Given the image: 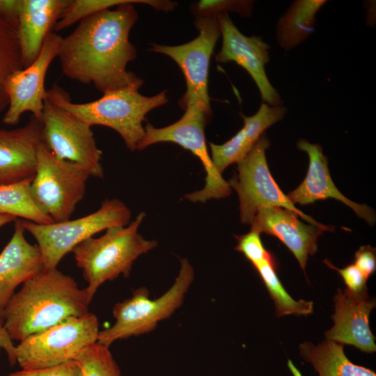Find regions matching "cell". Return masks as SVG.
I'll list each match as a JSON object with an SVG mask.
<instances>
[{
    "instance_id": "6da1fadb",
    "label": "cell",
    "mask_w": 376,
    "mask_h": 376,
    "mask_svg": "<svg viewBox=\"0 0 376 376\" xmlns=\"http://www.w3.org/2000/svg\"><path fill=\"white\" fill-rule=\"evenodd\" d=\"M134 3L164 11L176 6L170 1L134 0L81 19L60 45L57 57L65 77L93 84L103 94L127 86L141 88L143 81L127 70V64L136 56V48L129 39L138 19Z\"/></svg>"
},
{
    "instance_id": "7a4b0ae2",
    "label": "cell",
    "mask_w": 376,
    "mask_h": 376,
    "mask_svg": "<svg viewBox=\"0 0 376 376\" xmlns=\"http://www.w3.org/2000/svg\"><path fill=\"white\" fill-rule=\"evenodd\" d=\"M86 288L56 268L44 269L23 283L2 311V324L12 340L75 320L88 313Z\"/></svg>"
},
{
    "instance_id": "3957f363",
    "label": "cell",
    "mask_w": 376,
    "mask_h": 376,
    "mask_svg": "<svg viewBox=\"0 0 376 376\" xmlns=\"http://www.w3.org/2000/svg\"><path fill=\"white\" fill-rule=\"evenodd\" d=\"M139 88L127 86L105 93L92 102L75 103L65 89L54 84L47 91L46 97L91 127L111 128L121 136L127 148L134 151L144 136L143 122L147 113L168 102L166 91L146 96L139 92Z\"/></svg>"
},
{
    "instance_id": "277c9868",
    "label": "cell",
    "mask_w": 376,
    "mask_h": 376,
    "mask_svg": "<svg viewBox=\"0 0 376 376\" xmlns=\"http://www.w3.org/2000/svg\"><path fill=\"white\" fill-rule=\"evenodd\" d=\"M145 217L141 212L127 225L111 227L102 236L91 237L72 251L88 283L86 290L91 301L101 285L120 275L129 276L134 262L157 246V241L146 240L139 233Z\"/></svg>"
},
{
    "instance_id": "5b68a950",
    "label": "cell",
    "mask_w": 376,
    "mask_h": 376,
    "mask_svg": "<svg viewBox=\"0 0 376 376\" xmlns=\"http://www.w3.org/2000/svg\"><path fill=\"white\" fill-rule=\"evenodd\" d=\"M194 279V270L187 258L180 260V268L173 285L161 297L150 299L149 291L140 288L132 296L116 304L113 308L114 324L100 331L98 343L110 347L118 340L144 334L180 308Z\"/></svg>"
},
{
    "instance_id": "8992f818",
    "label": "cell",
    "mask_w": 376,
    "mask_h": 376,
    "mask_svg": "<svg viewBox=\"0 0 376 376\" xmlns=\"http://www.w3.org/2000/svg\"><path fill=\"white\" fill-rule=\"evenodd\" d=\"M131 212L120 200H104L96 211L75 219L49 224L19 220L36 240L45 269L56 268L62 258L84 240L99 232L130 223Z\"/></svg>"
},
{
    "instance_id": "52a82bcc",
    "label": "cell",
    "mask_w": 376,
    "mask_h": 376,
    "mask_svg": "<svg viewBox=\"0 0 376 376\" xmlns=\"http://www.w3.org/2000/svg\"><path fill=\"white\" fill-rule=\"evenodd\" d=\"M89 177L84 167L58 158L42 142L31 183V194L37 205L54 222L66 221L83 199Z\"/></svg>"
},
{
    "instance_id": "ba28073f",
    "label": "cell",
    "mask_w": 376,
    "mask_h": 376,
    "mask_svg": "<svg viewBox=\"0 0 376 376\" xmlns=\"http://www.w3.org/2000/svg\"><path fill=\"white\" fill-rule=\"evenodd\" d=\"M211 114L201 107L194 106L186 108L182 116L168 126L158 128L147 123L144 127V136L137 147V150H143L155 143L171 142L178 144L198 157L206 175L203 188L185 196L193 203L223 198L231 192L228 182L214 169L207 147L205 128Z\"/></svg>"
},
{
    "instance_id": "9c48e42d",
    "label": "cell",
    "mask_w": 376,
    "mask_h": 376,
    "mask_svg": "<svg viewBox=\"0 0 376 376\" xmlns=\"http://www.w3.org/2000/svg\"><path fill=\"white\" fill-rule=\"evenodd\" d=\"M269 146V140L264 133L237 163L238 173L228 182L238 194L241 221L251 224L259 208L271 205L293 211L310 224L333 230L332 226L322 225L297 209L281 190L267 162L265 152Z\"/></svg>"
},
{
    "instance_id": "30bf717a",
    "label": "cell",
    "mask_w": 376,
    "mask_h": 376,
    "mask_svg": "<svg viewBox=\"0 0 376 376\" xmlns=\"http://www.w3.org/2000/svg\"><path fill=\"white\" fill-rule=\"evenodd\" d=\"M99 320L91 313L33 334L15 347L22 369H40L72 361L86 347L97 341Z\"/></svg>"
},
{
    "instance_id": "8fae6325",
    "label": "cell",
    "mask_w": 376,
    "mask_h": 376,
    "mask_svg": "<svg viewBox=\"0 0 376 376\" xmlns=\"http://www.w3.org/2000/svg\"><path fill=\"white\" fill-rule=\"evenodd\" d=\"M198 35L182 45L169 46L152 44L150 51L165 54L180 68L187 89L180 101L184 110L198 106L212 112L208 94V73L211 55L221 36L217 15L197 17Z\"/></svg>"
},
{
    "instance_id": "7c38bea8",
    "label": "cell",
    "mask_w": 376,
    "mask_h": 376,
    "mask_svg": "<svg viewBox=\"0 0 376 376\" xmlns=\"http://www.w3.org/2000/svg\"><path fill=\"white\" fill-rule=\"evenodd\" d=\"M42 142L58 158L84 167L95 178H102V152L97 146L91 127L45 97Z\"/></svg>"
},
{
    "instance_id": "4fadbf2b",
    "label": "cell",
    "mask_w": 376,
    "mask_h": 376,
    "mask_svg": "<svg viewBox=\"0 0 376 376\" xmlns=\"http://www.w3.org/2000/svg\"><path fill=\"white\" fill-rule=\"evenodd\" d=\"M62 39L56 32L49 33L37 58L29 65L9 76L6 82L9 103L2 120L4 124L17 125L25 112H30L40 121L47 95L46 74L58 56Z\"/></svg>"
},
{
    "instance_id": "5bb4252c",
    "label": "cell",
    "mask_w": 376,
    "mask_h": 376,
    "mask_svg": "<svg viewBox=\"0 0 376 376\" xmlns=\"http://www.w3.org/2000/svg\"><path fill=\"white\" fill-rule=\"evenodd\" d=\"M222 36L221 50L216 55L219 63L233 61L242 67L255 81L263 102L271 106L283 105V101L269 82L265 66L269 61L270 46L260 36L242 33L228 13L217 15Z\"/></svg>"
},
{
    "instance_id": "9a60e30c",
    "label": "cell",
    "mask_w": 376,
    "mask_h": 376,
    "mask_svg": "<svg viewBox=\"0 0 376 376\" xmlns=\"http://www.w3.org/2000/svg\"><path fill=\"white\" fill-rule=\"evenodd\" d=\"M334 301V326L325 332L326 339L353 345L364 352H375V336L369 326L375 300L369 297L368 291L355 293L339 288Z\"/></svg>"
},
{
    "instance_id": "2e32d148",
    "label": "cell",
    "mask_w": 376,
    "mask_h": 376,
    "mask_svg": "<svg viewBox=\"0 0 376 376\" xmlns=\"http://www.w3.org/2000/svg\"><path fill=\"white\" fill-rule=\"evenodd\" d=\"M293 211L276 206H263L258 209L251 230L277 237L294 254L305 272L309 256L318 250V237L327 229L299 220Z\"/></svg>"
},
{
    "instance_id": "e0dca14e",
    "label": "cell",
    "mask_w": 376,
    "mask_h": 376,
    "mask_svg": "<svg viewBox=\"0 0 376 376\" xmlns=\"http://www.w3.org/2000/svg\"><path fill=\"white\" fill-rule=\"evenodd\" d=\"M297 146L307 153L309 164L304 180L287 194L290 202L305 205L317 201L336 199L351 207L368 224L373 225L376 218L374 210L365 204L360 205L348 199L334 185L329 173L327 157L323 154L321 146L305 139H300Z\"/></svg>"
},
{
    "instance_id": "ac0fdd59",
    "label": "cell",
    "mask_w": 376,
    "mask_h": 376,
    "mask_svg": "<svg viewBox=\"0 0 376 376\" xmlns=\"http://www.w3.org/2000/svg\"><path fill=\"white\" fill-rule=\"evenodd\" d=\"M42 143V124L33 116L22 127L0 129V185L33 178Z\"/></svg>"
},
{
    "instance_id": "d6986e66",
    "label": "cell",
    "mask_w": 376,
    "mask_h": 376,
    "mask_svg": "<svg viewBox=\"0 0 376 376\" xmlns=\"http://www.w3.org/2000/svg\"><path fill=\"white\" fill-rule=\"evenodd\" d=\"M24 231L19 220L17 219L11 239L0 253V308L2 310L19 285L45 269L39 247L26 240Z\"/></svg>"
},
{
    "instance_id": "ffe728a7",
    "label": "cell",
    "mask_w": 376,
    "mask_h": 376,
    "mask_svg": "<svg viewBox=\"0 0 376 376\" xmlns=\"http://www.w3.org/2000/svg\"><path fill=\"white\" fill-rule=\"evenodd\" d=\"M71 0H21L17 33L23 68L38 56L44 40Z\"/></svg>"
},
{
    "instance_id": "44dd1931",
    "label": "cell",
    "mask_w": 376,
    "mask_h": 376,
    "mask_svg": "<svg viewBox=\"0 0 376 376\" xmlns=\"http://www.w3.org/2000/svg\"><path fill=\"white\" fill-rule=\"evenodd\" d=\"M286 112L283 105L271 106L263 102L253 115L242 116L243 127L228 141L220 145L210 143V157L216 171L222 175L228 166L239 162L265 131L281 120Z\"/></svg>"
},
{
    "instance_id": "7402d4cb",
    "label": "cell",
    "mask_w": 376,
    "mask_h": 376,
    "mask_svg": "<svg viewBox=\"0 0 376 376\" xmlns=\"http://www.w3.org/2000/svg\"><path fill=\"white\" fill-rule=\"evenodd\" d=\"M299 348L301 357L313 366L319 376H376L372 370L350 361L341 343L328 339L318 345L305 341Z\"/></svg>"
},
{
    "instance_id": "603a6c76",
    "label": "cell",
    "mask_w": 376,
    "mask_h": 376,
    "mask_svg": "<svg viewBox=\"0 0 376 376\" xmlns=\"http://www.w3.org/2000/svg\"><path fill=\"white\" fill-rule=\"evenodd\" d=\"M327 2L326 0L294 1L279 19L276 38L279 45L290 50L304 42L314 31L315 15Z\"/></svg>"
},
{
    "instance_id": "cb8c5ba5",
    "label": "cell",
    "mask_w": 376,
    "mask_h": 376,
    "mask_svg": "<svg viewBox=\"0 0 376 376\" xmlns=\"http://www.w3.org/2000/svg\"><path fill=\"white\" fill-rule=\"evenodd\" d=\"M32 180L0 185V214L40 224H52L53 220L40 209L32 196Z\"/></svg>"
},
{
    "instance_id": "d4e9b609",
    "label": "cell",
    "mask_w": 376,
    "mask_h": 376,
    "mask_svg": "<svg viewBox=\"0 0 376 376\" xmlns=\"http://www.w3.org/2000/svg\"><path fill=\"white\" fill-rule=\"evenodd\" d=\"M23 68L17 22L0 15V113L8 107L6 82L15 71Z\"/></svg>"
},
{
    "instance_id": "484cf974",
    "label": "cell",
    "mask_w": 376,
    "mask_h": 376,
    "mask_svg": "<svg viewBox=\"0 0 376 376\" xmlns=\"http://www.w3.org/2000/svg\"><path fill=\"white\" fill-rule=\"evenodd\" d=\"M254 267L274 303L277 317L288 315H307L313 313L312 301L303 299L296 301L287 292L276 275V262L265 260Z\"/></svg>"
},
{
    "instance_id": "4316f807",
    "label": "cell",
    "mask_w": 376,
    "mask_h": 376,
    "mask_svg": "<svg viewBox=\"0 0 376 376\" xmlns=\"http://www.w3.org/2000/svg\"><path fill=\"white\" fill-rule=\"evenodd\" d=\"M73 360L79 365L83 376H121L109 347L98 342L81 350Z\"/></svg>"
},
{
    "instance_id": "83f0119b",
    "label": "cell",
    "mask_w": 376,
    "mask_h": 376,
    "mask_svg": "<svg viewBox=\"0 0 376 376\" xmlns=\"http://www.w3.org/2000/svg\"><path fill=\"white\" fill-rule=\"evenodd\" d=\"M133 1L71 0L56 22L54 30L60 31L94 14Z\"/></svg>"
},
{
    "instance_id": "f1b7e54d",
    "label": "cell",
    "mask_w": 376,
    "mask_h": 376,
    "mask_svg": "<svg viewBox=\"0 0 376 376\" xmlns=\"http://www.w3.org/2000/svg\"><path fill=\"white\" fill-rule=\"evenodd\" d=\"M253 1L246 0H214L200 1L194 5V13L197 17L217 15L236 12L242 16H250L253 10Z\"/></svg>"
},
{
    "instance_id": "f546056e",
    "label": "cell",
    "mask_w": 376,
    "mask_h": 376,
    "mask_svg": "<svg viewBox=\"0 0 376 376\" xmlns=\"http://www.w3.org/2000/svg\"><path fill=\"white\" fill-rule=\"evenodd\" d=\"M260 235L258 231L251 230L246 234L235 236L237 242L235 249L242 253L253 267L265 260L276 262L264 247Z\"/></svg>"
},
{
    "instance_id": "4dcf8cb0",
    "label": "cell",
    "mask_w": 376,
    "mask_h": 376,
    "mask_svg": "<svg viewBox=\"0 0 376 376\" xmlns=\"http://www.w3.org/2000/svg\"><path fill=\"white\" fill-rule=\"evenodd\" d=\"M8 376H83V375L77 363L72 360L49 368L21 369L11 373Z\"/></svg>"
},
{
    "instance_id": "1f68e13d",
    "label": "cell",
    "mask_w": 376,
    "mask_h": 376,
    "mask_svg": "<svg viewBox=\"0 0 376 376\" xmlns=\"http://www.w3.org/2000/svg\"><path fill=\"white\" fill-rule=\"evenodd\" d=\"M324 263L331 269L336 270L342 276L347 289L355 292L360 293L368 291L366 285L367 279L361 272L353 264H350L343 269L335 267L329 260H324Z\"/></svg>"
},
{
    "instance_id": "d6a6232c",
    "label": "cell",
    "mask_w": 376,
    "mask_h": 376,
    "mask_svg": "<svg viewBox=\"0 0 376 376\" xmlns=\"http://www.w3.org/2000/svg\"><path fill=\"white\" fill-rule=\"evenodd\" d=\"M353 264L368 280L376 269L375 248L370 245L361 246L355 253Z\"/></svg>"
},
{
    "instance_id": "836d02e7",
    "label": "cell",
    "mask_w": 376,
    "mask_h": 376,
    "mask_svg": "<svg viewBox=\"0 0 376 376\" xmlns=\"http://www.w3.org/2000/svg\"><path fill=\"white\" fill-rule=\"evenodd\" d=\"M15 347L13 345V340L5 329L3 324L0 323V352L3 349L8 358L10 364L13 365L16 362Z\"/></svg>"
},
{
    "instance_id": "e575fe53",
    "label": "cell",
    "mask_w": 376,
    "mask_h": 376,
    "mask_svg": "<svg viewBox=\"0 0 376 376\" xmlns=\"http://www.w3.org/2000/svg\"><path fill=\"white\" fill-rule=\"evenodd\" d=\"M20 3L21 0H0V15L17 22Z\"/></svg>"
},
{
    "instance_id": "d590c367",
    "label": "cell",
    "mask_w": 376,
    "mask_h": 376,
    "mask_svg": "<svg viewBox=\"0 0 376 376\" xmlns=\"http://www.w3.org/2000/svg\"><path fill=\"white\" fill-rule=\"evenodd\" d=\"M17 218L10 215L0 214V228L13 221H15Z\"/></svg>"
},
{
    "instance_id": "8d00e7d4",
    "label": "cell",
    "mask_w": 376,
    "mask_h": 376,
    "mask_svg": "<svg viewBox=\"0 0 376 376\" xmlns=\"http://www.w3.org/2000/svg\"><path fill=\"white\" fill-rule=\"evenodd\" d=\"M2 311L3 310L0 308V323H2Z\"/></svg>"
}]
</instances>
